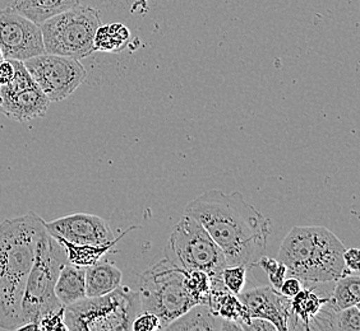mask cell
<instances>
[{"instance_id": "15", "label": "cell", "mask_w": 360, "mask_h": 331, "mask_svg": "<svg viewBox=\"0 0 360 331\" xmlns=\"http://www.w3.org/2000/svg\"><path fill=\"white\" fill-rule=\"evenodd\" d=\"M122 270L114 264L97 262L86 268V297L104 296L122 285Z\"/></svg>"}, {"instance_id": "30", "label": "cell", "mask_w": 360, "mask_h": 331, "mask_svg": "<svg viewBox=\"0 0 360 331\" xmlns=\"http://www.w3.org/2000/svg\"><path fill=\"white\" fill-rule=\"evenodd\" d=\"M243 330L247 331H277L275 325L269 320L261 318H250L248 323L243 326Z\"/></svg>"}, {"instance_id": "4", "label": "cell", "mask_w": 360, "mask_h": 331, "mask_svg": "<svg viewBox=\"0 0 360 331\" xmlns=\"http://www.w3.org/2000/svg\"><path fill=\"white\" fill-rule=\"evenodd\" d=\"M67 262L68 259L62 243L56 241L46 229L37 242L35 260L22 297L20 327L26 324L37 325L41 318L65 307L56 298L54 287Z\"/></svg>"}, {"instance_id": "20", "label": "cell", "mask_w": 360, "mask_h": 331, "mask_svg": "<svg viewBox=\"0 0 360 331\" xmlns=\"http://www.w3.org/2000/svg\"><path fill=\"white\" fill-rule=\"evenodd\" d=\"M129 40L131 31L123 23L101 25L94 37V51L119 53L127 48Z\"/></svg>"}, {"instance_id": "22", "label": "cell", "mask_w": 360, "mask_h": 331, "mask_svg": "<svg viewBox=\"0 0 360 331\" xmlns=\"http://www.w3.org/2000/svg\"><path fill=\"white\" fill-rule=\"evenodd\" d=\"M186 285L197 304H207L211 293V278L202 270H187Z\"/></svg>"}, {"instance_id": "8", "label": "cell", "mask_w": 360, "mask_h": 331, "mask_svg": "<svg viewBox=\"0 0 360 331\" xmlns=\"http://www.w3.org/2000/svg\"><path fill=\"white\" fill-rule=\"evenodd\" d=\"M167 259L186 270H202L211 279L221 278L228 262L206 228L184 214L175 224L165 248Z\"/></svg>"}, {"instance_id": "26", "label": "cell", "mask_w": 360, "mask_h": 331, "mask_svg": "<svg viewBox=\"0 0 360 331\" xmlns=\"http://www.w3.org/2000/svg\"><path fill=\"white\" fill-rule=\"evenodd\" d=\"M132 330L155 331L161 330L160 318L153 312H141L137 318L133 320Z\"/></svg>"}, {"instance_id": "9", "label": "cell", "mask_w": 360, "mask_h": 331, "mask_svg": "<svg viewBox=\"0 0 360 331\" xmlns=\"http://www.w3.org/2000/svg\"><path fill=\"white\" fill-rule=\"evenodd\" d=\"M23 64L50 102L67 100L87 78L84 65L70 56L45 53L25 60Z\"/></svg>"}, {"instance_id": "31", "label": "cell", "mask_w": 360, "mask_h": 331, "mask_svg": "<svg viewBox=\"0 0 360 331\" xmlns=\"http://www.w3.org/2000/svg\"><path fill=\"white\" fill-rule=\"evenodd\" d=\"M14 76V67L12 60L3 59L0 62V86H6L12 81Z\"/></svg>"}, {"instance_id": "14", "label": "cell", "mask_w": 360, "mask_h": 331, "mask_svg": "<svg viewBox=\"0 0 360 331\" xmlns=\"http://www.w3.org/2000/svg\"><path fill=\"white\" fill-rule=\"evenodd\" d=\"M330 297H321L314 292V287H303L297 296L290 298V313L288 321V330H307L311 323Z\"/></svg>"}, {"instance_id": "19", "label": "cell", "mask_w": 360, "mask_h": 331, "mask_svg": "<svg viewBox=\"0 0 360 331\" xmlns=\"http://www.w3.org/2000/svg\"><path fill=\"white\" fill-rule=\"evenodd\" d=\"M134 228L136 227L129 228L128 231L123 232L119 237L114 238L112 241L104 243V245H77V243L65 241L60 237H54V236L53 237L56 238V241L62 243L63 248L65 250L68 262L73 264V265L87 268L90 265H94L95 262H100L101 257L106 252H109L111 248H114L129 231H132Z\"/></svg>"}, {"instance_id": "16", "label": "cell", "mask_w": 360, "mask_h": 331, "mask_svg": "<svg viewBox=\"0 0 360 331\" xmlns=\"http://www.w3.org/2000/svg\"><path fill=\"white\" fill-rule=\"evenodd\" d=\"M56 296L63 306L75 304L86 297V268L67 262L63 266L54 287Z\"/></svg>"}, {"instance_id": "23", "label": "cell", "mask_w": 360, "mask_h": 331, "mask_svg": "<svg viewBox=\"0 0 360 331\" xmlns=\"http://www.w3.org/2000/svg\"><path fill=\"white\" fill-rule=\"evenodd\" d=\"M248 268L244 265H228L221 271V281L225 288L233 295H239L247 284Z\"/></svg>"}, {"instance_id": "28", "label": "cell", "mask_w": 360, "mask_h": 331, "mask_svg": "<svg viewBox=\"0 0 360 331\" xmlns=\"http://www.w3.org/2000/svg\"><path fill=\"white\" fill-rule=\"evenodd\" d=\"M303 287H304V284L302 283L298 278L290 276V278H285L284 282L278 288V292L283 296L292 298V297L297 296L300 290H303Z\"/></svg>"}, {"instance_id": "6", "label": "cell", "mask_w": 360, "mask_h": 331, "mask_svg": "<svg viewBox=\"0 0 360 331\" xmlns=\"http://www.w3.org/2000/svg\"><path fill=\"white\" fill-rule=\"evenodd\" d=\"M187 270L169 259L145 270L139 276L141 312H153L161 330L197 304L186 285Z\"/></svg>"}, {"instance_id": "27", "label": "cell", "mask_w": 360, "mask_h": 331, "mask_svg": "<svg viewBox=\"0 0 360 331\" xmlns=\"http://www.w3.org/2000/svg\"><path fill=\"white\" fill-rule=\"evenodd\" d=\"M64 309L58 311L56 313H51V315H48V316L41 318L39 321V324H37V330H68L67 325L64 323Z\"/></svg>"}, {"instance_id": "12", "label": "cell", "mask_w": 360, "mask_h": 331, "mask_svg": "<svg viewBox=\"0 0 360 331\" xmlns=\"http://www.w3.org/2000/svg\"><path fill=\"white\" fill-rule=\"evenodd\" d=\"M44 224L50 235L77 245H104L115 238L109 223L94 214H70Z\"/></svg>"}, {"instance_id": "1", "label": "cell", "mask_w": 360, "mask_h": 331, "mask_svg": "<svg viewBox=\"0 0 360 331\" xmlns=\"http://www.w3.org/2000/svg\"><path fill=\"white\" fill-rule=\"evenodd\" d=\"M184 214L206 228L221 248L228 265H244L250 269L266 252L271 221L238 191H206L188 204Z\"/></svg>"}, {"instance_id": "29", "label": "cell", "mask_w": 360, "mask_h": 331, "mask_svg": "<svg viewBox=\"0 0 360 331\" xmlns=\"http://www.w3.org/2000/svg\"><path fill=\"white\" fill-rule=\"evenodd\" d=\"M344 264H345V269L350 274H358L359 273V248H345Z\"/></svg>"}, {"instance_id": "10", "label": "cell", "mask_w": 360, "mask_h": 331, "mask_svg": "<svg viewBox=\"0 0 360 331\" xmlns=\"http://www.w3.org/2000/svg\"><path fill=\"white\" fill-rule=\"evenodd\" d=\"M14 76L12 81L0 86V112L11 120L26 123L46 115L50 101L32 76H30L23 62L12 60Z\"/></svg>"}, {"instance_id": "32", "label": "cell", "mask_w": 360, "mask_h": 331, "mask_svg": "<svg viewBox=\"0 0 360 331\" xmlns=\"http://www.w3.org/2000/svg\"><path fill=\"white\" fill-rule=\"evenodd\" d=\"M3 59H4V58H3V54H1V51H0V62H1Z\"/></svg>"}, {"instance_id": "2", "label": "cell", "mask_w": 360, "mask_h": 331, "mask_svg": "<svg viewBox=\"0 0 360 331\" xmlns=\"http://www.w3.org/2000/svg\"><path fill=\"white\" fill-rule=\"evenodd\" d=\"M44 222L31 212L0 223V329L20 327L22 297L37 242L46 231Z\"/></svg>"}, {"instance_id": "7", "label": "cell", "mask_w": 360, "mask_h": 331, "mask_svg": "<svg viewBox=\"0 0 360 331\" xmlns=\"http://www.w3.org/2000/svg\"><path fill=\"white\" fill-rule=\"evenodd\" d=\"M44 48L48 54L84 59L94 54V37L101 26L95 8L78 4L42 22Z\"/></svg>"}, {"instance_id": "24", "label": "cell", "mask_w": 360, "mask_h": 331, "mask_svg": "<svg viewBox=\"0 0 360 331\" xmlns=\"http://www.w3.org/2000/svg\"><path fill=\"white\" fill-rule=\"evenodd\" d=\"M256 265H258L264 273L269 276L271 285L278 290L280 285L284 282L285 278L288 276V269L284 264L278 260H275L272 257L262 255L257 260Z\"/></svg>"}, {"instance_id": "18", "label": "cell", "mask_w": 360, "mask_h": 331, "mask_svg": "<svg viewBox=\"0 0 360 331\" xmlns=\"http://www.w3.org/2000/svg\"><path fill=\"white\" fill-rule=\"evenodd\" d=\"M224 318L216 316L207 304H195L180 318L167 325L165 330H221Z\"/></svg>"}, {"instance_id": "25", "label": "cell", "mask_w": 360, "mask_h": 331, "mask_svg": "<svg viewBox=\"0 0 360 331\" xmlns=\"http://www.w3.org/2000/svg\"><path fill=\"white\" fill-rule=\"evenodd\" d=\"M335 330L360 331L359 306H352L338 311L335 320Z\"/></svg>"}, {"instance_id": "11", "label": "cell", "mask_w": 360, "mask_h": 331, "mask_svg": "<svg viewBox=\"0 0 360 331\" xmlns=\"http://www.w3.org/2000/svg\"><path fill=\"white\" fill-rule=\"evenodd\" d=\"M0 51L4 59L20 62L45 54L40 26L11 6L0 9Z\"/></svg>"}, {"instance_id": "17", "label": "cell", "mask_w": 360, "mask_h": 331, "mask_svg": "<svg viewBox=\"0 0 360 331\" xmlns=\"http://www.w3.org/2000/svg\"><path fill=\"white\" fill-rule=\"evenodd\" d=\"M79 4V0H13L11 7L36 25Z\"/></svg>"}, {"instance_id": "21", "label": "cell", "mask_w": 360, "mask_h": 331, "mask_svg": "<svg viewBox=\"0 0 360 331\" xmlns=\"http://www.w3.org/2000/svg\"><path fill=\"white\" fill-rule=\"evenodd\" d=\"M331 301L338 310H344L352 306H359V274H347L339 278L335 284Z\"/></svg>"}, {"instance_id": "3", "label": "cell", "mask_w": 360, "mask_h": 331, "mask_svg": "<svg viewBox=\"0 0 360 331\" xmlns=\"http://www.w3.org/2000/svg\"><path fill=\"white\" fill-rule=\"evenodd\" d=\"M345 246L330 229L321 226L294 227L285 236L277 260L288 274L305 285L331 283L350 274L344 264Z\"/></svg>"}, {"instance_id": "5", "label": "cell", "mask_w": 360, "mask_h": 331, "mask_svg": "<svg viewBox=\"0 0 360 331\" xmlns=\"http://www.w3.org/2000/svg\"><path fill=\"white\" fill-rule=\"evenodd\" d=\"M141 313L139 290L120 285L108 295L84 297L64 309V323L72 331H131Z\"/></svg>"}, {"instance_id": "13", "label": "cell", "mask_w": 360, "mask_h": 331, "mask_svg": "<svg viewBox=\"0 0 360 331\" xmlns=\"http://www.w3.org/2000/svg\"><path fill=\"white\" fill-rule=\"evenodd\" d=\"M236 296L244 304L250 318H266L275 325L277 331L288 330L290 298L283 296L272 285L243 290Z\"/></svg>"}]
</instances>
